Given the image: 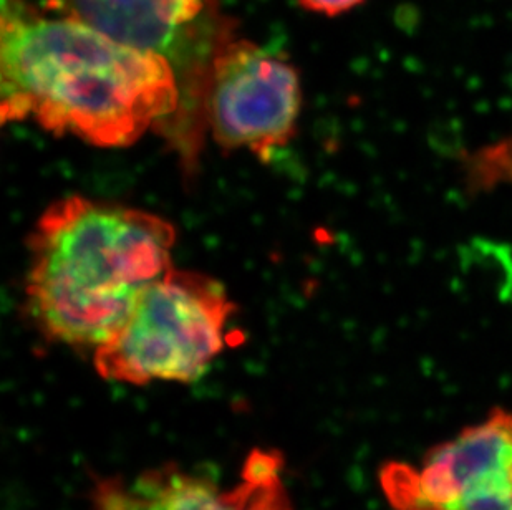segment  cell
<instances>
[{
	"instance_id": "obj_5",
	"label": "cell",
	"mask_w": 512,
	"mask_h": 510,
	"mask_svg": "<svg viewBox=\"0 0 512 510\" xmlns=\"http://www.w3.org/2000/svg\"><path fill=\"white\" fill-rule=\"evenodd\" d=\"M300 102L299 75L284 58L249 40L219 45L208 92L209 125L219 146L267 158L290 140Z\"/></svg>"
},
{
	"instance_id": "obj_2",
	"label": "cell",
	"mask_w": 512,
	"mask_h": 510,
	"mask_svg": "<svg viewBox=\"0 0 512 510\" xmlns=\"http://www.w3.org/2000/svg\"><path fill=\"white\" fill-rule=\"evenodd\" d=\"M174 241V227L151 212L83 196L60 199L30 236V318L54 342L98 350L171 269Z\"/></svg>"
},
{
	"instance_id": "obj_6",
	"label": "cell",
	"mask_w": 512,
	"mask_h": 510,
	"mask_svg": "<svg viewBox=\"0 0 512 510\" xmlns=\"http://www.w3.org/2000/svg\"><path fill=\"white\" fill-rule=\"evenodd\" d=\"M282 472L281 454L254 449L242 466L241 479L228 489L178 466H163L133 479H97L90 506L92 510H294Z\"/></svg>"
},
{
	"instance_id": "obj_1",
	"label": "cell",
	"mask_w": 512,
	"mask_h": 510,
	"mask_svg": "<svg viewBox=\"0 0 512 510\" xmlns=\"http://www.w3.org/2000/svg\"><path fill=\"white\" fill-rule=\"evenodd\" d=\"M2 120L98 148L133 145L179 105L173 63L25 0H2Z\"/></svg>"
},
{
	"instance_id": "obj_8",
	"label": "cell",
	"mask_w": 512,
	"mask_h": 510,
	"mask_svg": "<svg viewBox=\"0 0 512 510\" xmlns=\"http://www.w3.org/2000/svg\"><path fill=\"white\" fill-rule=\"evenodd\" d=\"M469 178L478 188L512 183V138L479 151L469 163Z\"/></svg>"
},
{
	"instance_id": "obj_7",
	"label": "cell",
	"mask_w": 512,
	"mask_h": 510,
	"mask_svg": "<svg viewBox=\"0 0 512 510\" xmlns=\"http://www.w3.org/2000/svg\"><path fill=\"white\" fill-rule=\"evenodd\" d=\"M206 0H50L58 14L173 63L206 12Z\"/></svg>"
},
{
	"instance_id": "obj_3",
	"label": "cell",
	"mask_w": 512,
	"mask_h": 510,
	"mask_svg": "<svg viewBox=\"0 0 512 510\" xmlns=\"http://www.w3.org/2000/svg\"><path fill=\"white\" fill-rule=\"evenodd\" d=\"M232 312L218 280L170 269L138 300L120 332L95 350V370L136 386L198 380L226 347Z\"/></svg>"
},
{
	"instance_id": "obj_9",
	"label": "cell",
	"mask_w": 512,
	"mask_h": 510,
	"mask_svg": "<svg viewBox=\"0 0 512 510\" xmlns=\"http://www.w3.org/2000/svg\"><path fill=\"white\" fill-rule=\"evenodd\" d=\"M362 2L365 0H300V4L304 5L305 9L317 14L330 15V17L343 14Z\"/></svg>"
},
{
	"instance_id": "obj_4",
	"label": "cell",
	"mask_w": 512,
	"mask_h": 510,
	"mask_svg": "<svg viewBox=\"0 0 512 510\" xmlns=\"http://www.w3.org/2000/svg\"><path fill=\"white\" fill-rule=\"evenodd\" d=\"M380 484L395 510H512L511 409L436 444L420 466H383Z\"/></svg>"
}]
</instances>
